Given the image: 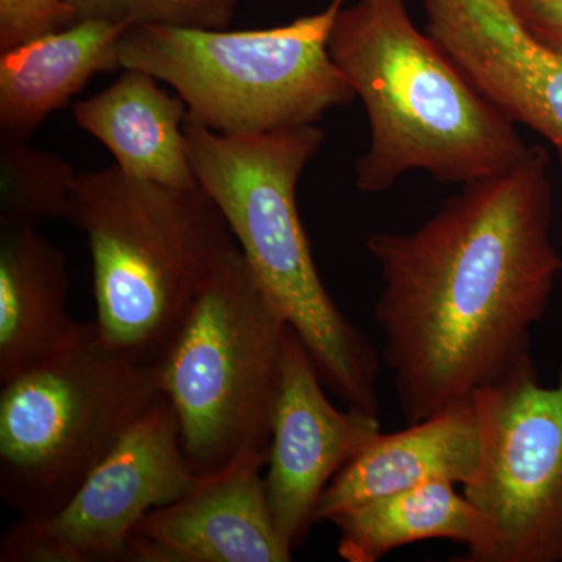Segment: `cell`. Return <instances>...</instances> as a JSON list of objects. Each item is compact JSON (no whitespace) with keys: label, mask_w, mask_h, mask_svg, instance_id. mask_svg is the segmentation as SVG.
<instances>
[{"label":"cell","mask_w":562,"mask_h":562,"mask_svg":"<svg viewBox=\"0 0 562 562\" xmlns=\"http://www.w3.org/2000/svg\"><path fill=\"white\" fill-rule=\"evenodd\" d=\"M552 221L550 155L530 146L508 172L462 184L417 231L368 239L383 279L373 316L408 424L536 366L531 331L562 272Z\"/></svg>","instance_id":"6da1fadb"},{"label":"cell","mask_w":562,"mask_h":562,"mask_svg":"<svg viewBox=\"0 0 562 562\" xmlns=\"http://www.w3.org/2000/svg\"><path fill=\"white\" fill-rule=\"evenodd\" d=\"M328 52L368 113L371 143L355 165L358 190L379 194L412 171L468 184L508 172L527 155L516 124L417 31L405 0L342 7Z\"/></svg>","instance_id":"7a4b0ae2"},{"label":"cell","mask_w":562,"mask_h":562,"mask_svg":"<svg viewBox=\"0 0 562 562\" xmlns=\"http://www.w3.org/2000/svg\"><path fill=\"white\" fill-rule=\"evenodd\" d=\"M199 184L220 206L262 290L347 408L379 416L380 357L322 283L297 209V184L319 154L316 124L225 135L184 122Z\"/></svg>","instance_id":"3957f363"},{"label":"cell","mask_w":562,"mask_h":562,"mask_svg":"<svg viewBox=\"0 0 562 562\" xmlns=\"http://www.w3.org/2000/svg\"><path fill=\"white\" fill-rule=\"evenodd\" d=\"M66 221L88 238L99 335L150 364L236 246L201 184L165 187L116 165L77 173Z\"/></svg>","instance_id":"277c9868"},{"label":"cell","mask_w":562,"mask_h":562,"mask_svg":"<svg viewBox=\"0 0 562 562\" xmlns=\"http://www.w3.org/2000/svg\"><path fill=\"white\" fill-rule=\"evenodd\" d=\"M344 2L331 0L321 13L260 31L131 22L120 66L169 85L187 105V122L209 131L250 135L317 124L355 99L328 52Z\"/></svg>","instance_id":"5b68a950"},{"label":"cell","mask_w":562,"mask_h":562,"mask_svg":"<svg viewBox=\"0 0 562 562\" xmlns=\"http://www.w3.org/2000/svg\"><path fill=\"white\" fill-rule=\"evenodd\" d=\"M288 327L236 244L155 364L199 476L268 458Z\"/></svg>","instance_id":"8992f818"},{"label":"cell","mask_w":562,"mask_h":562,"mask_svg":"<svg viewBox=\"0 0 562 562\" xmlns=\"http://www.w3.org/2000/svg\"><path fill=\"white\" fill-rule=\"evenodd\" d=\"M161 395L155 364L85 324L68 350L2 384L0 497L20 517L57 513Z\"/></svg>","instance_id":"52a82bcc"},{"label":"cell","mask_w":562,"mask_h":562,"mask_svg":"<svg viewBox=\"0 0 562 562\" xmlns=\"http://www.w3.org/2000/svg\"><path fill=\"white\" fill-rule=\"evenodd\" d=\"M472 398L483 458L462 492L494 527L484 562H562V368L553 386L531 366Z\"/></svg>","instance_id":"ba28073f"},{"label":"cell","mask_w":562,"mask_h":562,"mask_svg":"<svg viewBox=\"0 0 562 562\" xmlns=\"http://www.w3.org/2000/svg\"><path fill=\"white\" fill-rule=\"evenodd\" d=\"M181 446L179 419L161 395L63 508L20 517L0 541L2 562H122L147 513L176 502L198 482Z\"/></svg>","instance_id":"9c48e42d"},{"label":"cell","mask_w":562,"mask_h":562,"mask_svg":"<svg viewBox=\"0 0 562 562\" xmlns=\"http://www.w3.org/2000/svg\"><path fill=\"white\" fill-rule=\"evenodd\" d=\"M324 390L312 355L290 325L265 486L277 530L292 550L308 538L331 480L382 431L379 416L336 408Z\"/></svg>","instance_id":"30bf717a"},{"label":"cell","mask_w":562,"mask_h":562,"mask_svg":"<svg viewBox=\"0 0 562 562\" xmlns=\"http://www.w3.org/2000/svg\"><path fill=\"white\" fill-rule=\"evenodd\" d=\"M425 33L514 124L552 144L562 165V55L541 43L509 0H425Z\"/></svg>","instance_id":"8fae6325"},{"label":"cell","mask_w":562,"mask_h":562,"mask_svg":"<svg viewBox=\"0 0 562 562\" xmlns=\"http://www.w3.org/2000/svg\"><path fill=\"white\" fill-rule=\"evenodd\" d=\"M268 458L244 454L187 494L143 517L122 562H288L294 550L277 530L265 475Z\"/></svg>","instance_id":"7c38bea8"},{"label":"cell","mask_w":562,"mask_h":562,"mask_svg":"<svg viewBox=\"0 0 562 562\" xmlns=\"http://www.w3.org/2000/svg\"><path fill=\"white\" fill-rule=\"evenodd\" d=\"M483 458L482 428L473 398L402 431H380L360 454L331 480L321 495L314 522H328L373 498L422 484H469Z\"/></svg>","instance_id":"4fadbf2b"},{"label":"cell","mask_w":562,"mask_h":562,"mask_svg":"<svg viewBox=\"0 0 562 562\" xmlns=\"http://www.w3.org/2000/svg\"><path fill=\"white\" fill-rule=\"evenodd\" d=\"M65 254L36 228H0V383L69 349L85 324L66 310Z\"/></svg>","instance_id":"5bb4252c"},{"label":"cell","mask_w":562,"mask_h":562,"mask_svg":"<svg viewBox=\"0 0 562 562\" xmlns=\"http://www.w3.org/2000/svg\"><path fill=\"white\" fill-rule=\"evenodd\" d=\"M131 20H83L0 52V136L31 138L95 74L120 69Z\"/></svg>","instance_id":"9a60e30c"},{"label":"cell","mask_w":562,"mask_h":562,"mask_svg":"<svg viewBox=\"0 0 562 562\" xmlns=\"http://www.w3.org/2000/svg\"><path fill=\"white\" fill-rule=\"evenodd\" d=\"M158 81L144 70L124 69L106 90L77 103L74 120L127 176L165 187H199L184 138L187 105Z\"/></svg>","instance_id":"2e32d148"},{"label":"cell","mask_w":562,"mask_h":562,"mask_svg":"<svg viewBox=\"0 0 562 562\" xmlns=\"http://www.w3.org/2000/svg\"><path fill=\"white\" fill-rule=\"evenodd\" d=\"M339 530L338 553L347 562H376L412 543L447 539L465 547L460 561L484 562L494 527L454 484H422L373 498L333 516Z\"/></svg>","instance_id":"e0dca14e"},{"label":"cell","mask_w":562,"mask_h":562,"mask_svg":"<svg viewBox=\"0 0 562 562\" xmlns=\"http://www.w3.org/2000/svg\"><path fill=\"white\" fill-rule=\"evenodd\" d=\"M77 173L65 158L0 136V228L68 220Z\"/></svg>","instance_id":"ac0fdd59"},{"label":"cell","mask_w":562,"mask_h":562,"mask_svg":"<svg viewBox=\"0 0 562 562\" xmlns=\"http://www.w3.org/2000/svg\"><path fill=\"white\" fill-rule=\"evenodd\" d=\"M79 22L68 0H0V52Z\"/></svg>","instance_id":"d6986e66"},{"label":"cell","mask_w":562,"mask_h":562,"mask_svg":"<svg viewBox=\"0 0 562 562\" xmlns=\"http://www.w3.org/2000/svg\"><path fill=\"white\" fill-rule=\"evenodd\" d=\"M236 7L238 0H132L128 20L135 24L224 31L235 20Z\"/></svg>","instance_id":"ffe728a7"},{"label":"cell","mask_w":562,"mask_h":562,"mask_svg":"<svg viewBox=\"0 0 562 562\" xmlns=\"http://www.w3.org/2000/svg\"><path fill=\"white\" fill-rule=\"evenodd\" d=\"M535 38L562 55V0H509Z\"/></svg>","instance_id":"44dd1931"},{"label":"cell","mask_w":562,"mask_h":562,"mask_svg":"<svg viewBox=\"0 0 562 562\" xmlns=\"http://www.w3.org/2000/svg\"><path fill=\"white\" fill-rule=\"evenodd\" d=\"M79 21H125L131 14L132 0H68Z\"/></svg>","instance_id":"7402d4cb"}]
</instances>
